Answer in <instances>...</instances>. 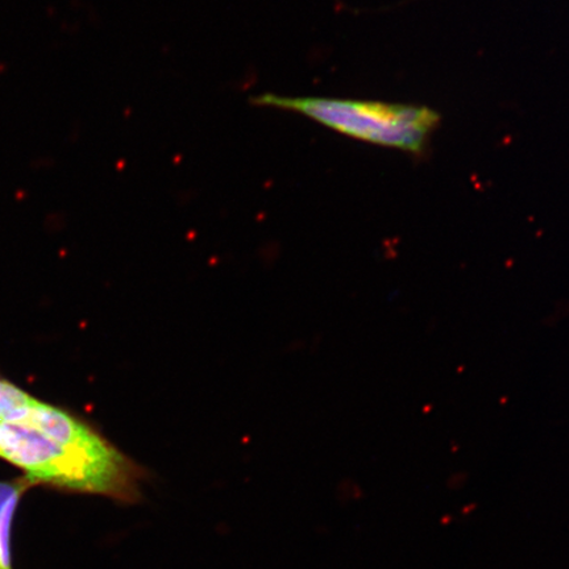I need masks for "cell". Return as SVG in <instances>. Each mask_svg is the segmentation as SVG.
I'll return each mask as SVG.
<instances>
[{"instance_id": "obj_1", "label": "cell", "mask_w": 569, "mask_h": 569, "mask_svg": "<svg viewBox=\"0 0 569 569\" xmlns=\"http://www.w3.org/2000/svg\"><path fill=\"white\" fill-rule=\"evenodd\" d=\"M0 458L23 471L31 486L139 503L148 479L133 461L90 423L36 401L18 422H0Z\"/></svg>"}, {"instance_id": "obj_2", "label": "cell", "mask_w": 569, "mask_h": 569, "mask_svg": "<svg viewBox=\"0 0 569 569\" xmlns=\"http://www.w3.org/2000/svg\"><path fill=\"white\" fill-rule=\"evenodd\" d=\"M253 103L302 113L348 138L410 153H421L440 123L439 113L423 106L274 94L256 97Z\"/></svg>"}, {"instance_id": "obj_3", "label": "cell", "mask_w": 569, "mask_h": 569, "mask_svg": "<svg viewBox=\"0 0 569 569\" xmlns=\"http://www.w3.org/2000/svg\"><path fill=\"white\" fill-rule=\"evenodd\" d=\"M24 478L12 481H0V569H13L11 532L18 505L31 488Z\"/></svg>"}, {"instance_id": "obj_4", "label": "cell", "mask_w": 569, "mask_h": 569, "mask_svg": "<svg viewBox=\"0 0 569 569\" xmlns=\"http://www.w3.org/2000/svg\"><path fill=\"white\" fill-rule=\"evenodd\" d=\"M38 401L26 390L10 381L0 379V422H18L27 415L33 405Z\"/></svg>"}]
</instances>
